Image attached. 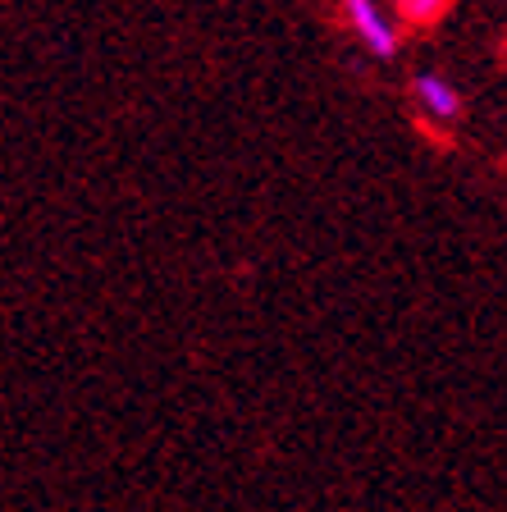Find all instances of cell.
<instances>
[{"label": "cell", "instance_id": "cell-1", "mask_svg": "<svg viewBox=\"0 0 507 512\" xmlns=\"http://www.w3.org/2000/svg\"><path fill=\"white\" fill-rule=\"evenodd\" d=\"M343 10H348V23L352 32L361 37V46H366L370 55H380V60H389L393 51H398V37H393V23L384 19V10L375 5V0H343Z\"/></svg>", "mask_w": 507, "mask_h": 512}, {"label": "cell", "instance_id": "cell-2", "mask_svg": "<svg viewBox=\"0 0 507 512\" xmlns=\"http://www.w3.org/2000/svg\"><path fill=\"white\" fill-rule=\"evenodd\" d=\"M412 92H416V101H421L425 115H434V119H457L462 115V96H457V87L444 83L439 74H416Z\"/></svg>", "mask_w": 507, "mask_h": 512}, {"label": "cell", "instance_id": "cell-3", "mask_svg": "<svg viewBox=\"0 0 507 512\" xmlns=\"http://www.w3.org/2000/svg\"><path fill=\"white\" fill-rule=\"evenodd\" d=\"M398 10H402V19H412V23H434L448 10V0H398Z\"/></svg>", "mask_w": 507, "mask_h": 512}]
</instances>
